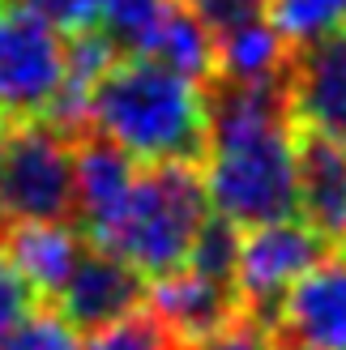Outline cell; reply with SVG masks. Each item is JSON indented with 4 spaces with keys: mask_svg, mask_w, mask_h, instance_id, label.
Returning a JSON list of instances; mask_svg holds the SVG:
<instances>
[{
    "mask_svg": "<svg viewBox=\"0 0 346 350\" xmlns=\"http://www.w3.org/2000/svg\"><path fill=\"white\" fill-rule=\"evenodd\" d=\"M90 133L137 163H205V90L154 56H120L90 90Z\"/></svg>",
    "mask_w": 346,
    "mask_h": 350,
    "instance_id": "cell-1",
    "label": "cell"
},
{
    "mask_svg": "<svg viewBox=\"0 0 346 350\" xmlns=\"http://www.w3.org/2000/svg\"><path fill=\"white\" fill-rule=\"evenodd\" d=\"M205 218H210V197H205L201 163H137L124 205L85 243L120 256L154 282L184 269Z\"/></svg>",
    "mask_w": 346,
    "mask_h": 350,
    "instance_id": "cell-2",
    "label": "cell"
},
{
    "mask_svg": "<svg viewBox=\"0 0 346 350\" xmlns=\"http://www.w3.org/2000/svg\"><path fill=\"white\" fill-rule=\"evenodd\" d=\"M295 129H274L231 142H210L205 150V197L210 214L239 231L295 218Z\"/></svg>",
    "mask_w": 346,
    "mask_h": 350,
    "instance_id": "cell-3",
    "label": "cell"
},
{
    "mask_svg": "<svg viewBox=\"0 0 346 350\" xmlns=\"http://www.w3.org/2000/svg\"><path fill=\"white\" fill-rule=\"evenodd\" d=\"M13 222H73V142L43 124L5 129L0 146V231Z\"/></svg>",
    "mask_w": 346,
    "mask_h": 350,
    "instance_id": "cell-4",
    "label": "cell"
},
{
    "mask_svg": "<svg viewBox=\"0 0 346 350\" xmlns=\"http://www.w3.org/2000/svg\"><path fill=\"white\" fill-rule=\"evenodd\" d=\"M64 77L60 30L30 0H0V124L43 120Z\"/></svg>",
    "mask_w": 346,
    "mask_h": 350,
    "instance_id": "cell-5",
    "label": "cell"
},
{
    "mask_svg": "<svg viewBox=\"0 0 346 350\" xmlns=\"http://www.w3.org/2000/svg\"><path fill=\"white\" fill-rule=\"evenodd\" d=\"M325 252H330V243L304 218H278V222L252 226V231H239L235 291L244 299V312L265 321L287 295V286L304 278Z\"/></svg>",
    "mask_w": 346,
    "mask_h": 350,
    "instance_id": "cell-6",
    "label": "cell"
},
{
    "mask_svg": "<svg viewBox=\"0 0 346 350\" xmlns=\"http://www.w3.org/2000/svg\"><path fill=\"white\" fill-rule=\"evenodd\" d=\"M278 350H346V248H330L265 317Z\"/></svg>",
    "mask_w": 346,
    "mask_h": 350,
    "instance_id": "cell-7",
    "label": "cell"
},
{
    "mask_svg": "<svg viewBox=\"0 0 346 350\" xmlns=\"http://www.w3.org/2000/svg\"><path fill=\"white\" fill-rule=\"evenodd\" d=\"M287 94L300 129L346 146V30L291 47Z\"/></svg>",
    "mask_w": 346,
    "mask_h": 350,
    "instance_id": "cell-8",
    "label": "cell"
},
{
    "mask_svg": "<svg viewBox=\"0 0 346 350\" xmlns=\"http://www.w3.org/2000/svg\"><path fill=\"white\" fill-rule=\"evenodd\" d=\"M146 295H150V278H142L120 256L85 243L73 278L64 282V291L51 304H56V312L77 334H98L103 325H111L120 317H129L133 308H142Z\"/></svg>",
    "mask_w": 346,
    "mask_h": 350,
    "instance_id": "cell-9",
    "label": "cell"
},
{
    "mask_svg": "<svg viewBox=\"0 0 346 350\" xmlns=\"http://www.w3.org/2000/svg\"><path fill=\"white\" fill-rule=\"evenodd\" d=\"M295 218L330 243L346 248V146L295 124Z\"/></svg>",
    "mask_w": 346,
    "mask_h": 350,
    "instance_id": "cell-10",
    "label": "cell"
},
{
    "mask_svg": "<svg viewBox=\"0 0 346 350\" xmlns=\"http://www.w3.org/2000/svg\"><path fill=\"white\" fill-rule=\"evenodd\" d=\"M146 299H150V312L184 346L218 334L227 321H235L244 312L235 282H218V278H205L197 269H176L167 278H154Z\"/></svg>",
    "mask_w": 346,
    "mask_h": 350,
    "instance_id": "cell-11",
    "label": "cell"
},
{
    "mask_svg": "<svg viewBox=\"0 0 346 350\" xmlns=\"http://www.w3.org/2000/svg\"><path fill=\"white\" fill-rule=\"evenodd\" d=\"M0 252L13 260V269L30 282V291L51 304L73 278L85 252V235L73 222H13L0 231Z\"/></svg>",
    "mask_w": 346,
    "mask_h": 350,
    "instance_id": "cell-12",
    "label": "cell"
},
{
    "mask_svg": "<svg viewBox=\"0 0 346 350\" xmlns=\"http://www.w3.org/2000/svg\"><path fill=\"white\" fill-rule=\"evenodd\" d=\"M133 175H137V159H129L107 137L85 133L73 142V205H77V231L85 239L98 226H107L111 214L124 205Z\"/></svg>",
    "mask_w": 346,
    "mask_h": 350,
    "instance_id": "cell-13",
    "label": "cell"
},
{
    "mask_svg": "<svg viewBox=\"0 0 346 350\" xmlns=\"http://www.w3.org/2000/svg\"><path fill=\"white\" fill-rule=\"evenodd\" d=\"M142 56L163 60L167 68H176V73L193 77L201 85L214 77V39L184 0H167V9H163V17H159V26H154Z\"/></svg>",
    "mask_w": 346,
    "mask_h": 350,
    "instance_id": "cell-14",
    "label": "cell"
},
{
    "mask_svg": "<svg viewBox=\"0 0 346 350\" xmlns=\"http://www.w3.org/2000/svg\"><path fill=\"white\" fill-rule=\"evenodd\" d=\"M287 60H291V43L274 30L269 17L214 43V77H222V81L282 77L287 73Z\"/></svg>",
    "mask_w": 346,
    "mask_h": 350,
    "instance_id": "cell-15",
    "label": "cell"
},
{
    "mask_svg": "<svg viewBox=\"0 0 346 350\" xmlns=\"http://www.w3.org/2000/svg\"><path fill=\"white\" fill-rule=\"evenodd\" d=\"M269 22L291 47L346 30V0H269Z\"/></svg>",
    "mask_w": 346,
    "mask_h": 350,
    "instance_id": "cell-16",
    "label": "cell"
},
{
    "mask_svg": "<svg viewBox=\"0 0 346 350\" xmlns=\"http://www.w3.org/2000/svg\"><path fill=\"white\" fill-rule=\"evenodd\" d=\"M85 350H184V342L142 304L129 317H120L111 325H103L98 334H90Z\"/></svg>",
    "mask_w": 346,
    "mask_h": 350,
    "instance_id": "cell-17",
    "label": "cell"
},
{
    "mask_svg": "<svg viewBox=\"0 0 346 350\" xmlns=\"http://www.w3.org/2000/svg\"><path fill=\"white\" fill-rule=\"evenodd\" d=\"M235 256H239V226L210 214L201 222L193 248H188L184 269H197L205 278H218V282H235Z\"/></svg>",
    "mask_w": 346,
    "mask_h": 350,
    "instance_id": "cell-18",
    "label": "cell"
},
{
    "mask_svg": "<svg viewBox=\"0 0 346 350\" xmlns=\"http://www.w3.org/2000/svg\"><path fill=\"white\" fill-rule=\"evenodd\" d=\"M0 350H81V334L56 312V304H39L13 334L0 338Z\"/></svg>",
    "mask_w": 346,
    "mask_h": 350,
    "instance_id": "cell-19",
    "label": "cell"
},
{
    "mask_svg": "<svg viewBox=\"0 0 346 350\" xmlns=\"http://www.w3.org/2000/svg\"><path fill=\"white\" fill-rule=\"evenodd\" d=\"M197 13V22L210 30V39H227V34L244 30V26H256L269 17V0H193L188 5Z\"/></svg>",
    "mask_w": 346,
    "mask_h": 350,
    "instance_id": "cell-20",
    "label": "cell"
},
{
    "mask_svg": "<svg viewBox=\"0 0 346 350\" xmlns=\"http://www.w3.org/2000/svg\"><path fill=\"white\" fill-rule=\"evenodd\" d=\"M184 350H278L269 338V329L261 317H252V312H239L235 321H227L218 329V334L210 338H201L193 346H184Z\"/></svg>",
    "mask_w": 346,
    "mask_h": 350,
    "instance_id": "cell-21",
    "label": "cell"
},
{
    "mask_svg": "<svg viewBox=\"0 0 346 350\" xmlns=\"http://www.w3.org/2000/svg\"><path fill=\"white\" fill-rule=\"evenodd\" d=\"M39 304H43V299L30 291L26 278L13 269V260L0 252V338L13 334V329L22 325V321H26Z\"/></svg>",
    "mask_w": 346,
    "mask_h": 350,
    "instance_id": "cell-22",
    "label": "cell"
},
{
    "mask_svg": "<svg viewBox=\"0 0 346 350\" xmlns=\"http://www.w3.org/2000/svg\"><path fill=\"white\" fill-rule=\"evenodd\" d=\"M30 5L39 9L56 30L77 34V30L103 26V13L111 9V0H30Z\"/></svg>",
    "mask_w": 346,
    "mask_h": 350,
    "instance_id": "cell-23",
    "label": "cell"
},
{
    "mask_svg": "<svg viewBox=\"0 0 346 350\" xmlns=\"http://www.w3.org/2000/svg\"><path fill=\"white\" fill-rule=\"evenodd\" d=\"M5 129H9V124H0V146H5Z\"/></svg>",
    "mask_w": 346,
    "mask_h": 350,
    "instance_id": "cell-24",
    "label": "cell"
}]
</instances>
